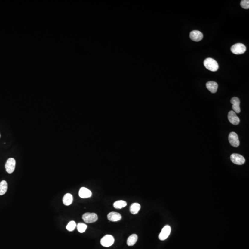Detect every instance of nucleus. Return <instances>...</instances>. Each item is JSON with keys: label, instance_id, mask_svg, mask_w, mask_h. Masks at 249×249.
<instances>
[{"label": "nucleus", "instance_id": "1", "mask_svg": "<svg viewBox=\"0 0 249 249\" xmlns=\"http://www.w3.org/2000/svg\"><path fill=\"white\" fill-rule=\"evenodd\" d=\"M205 67L209 70L212 72H216L219 68L218 64L216 60L211 58H208L204 62Z\"/></svg>", "mask_w": 249, "mask_h": 249}, {"label": "nucleus", "instance_id": "12", "mask_svg": "<svg viewBox=\"0 0 249 249\" xmlns=\"http://www.w3.org/2000/svg\"><path fill=\"white\" fill-rule=\"evenodd\" d=\"M78 194L79 197L82 198H90L92 196V192L89 189L83 187L79 190Z\"/></svg>", "mask_w": 249, "mask_h": 249}, {"label": "nucleus", "instance_id": "22", "mask_svg": "<svg viewBox=\"0 0 249 249\" xmlns=\"http://www.w3.org/2000/svg\"><path fill=\"white\" fill-rule=\"evenodd\" d=\"M240 5L242 8L244 9H247L249 8V0H242L240 2Z\"/></svg>", "mask_w": 249, "mask_h": 249}, {"label": "nucleus", "instance_id": "3", "mask_svg": "<svg viewBox=\"0 0 249 249\" xmlns=\"http://www.w3.org/2000/svg\"><path fill=\"white\" fill-rule=\"evenodd\" d=\"M82 219L85 223H91L97 221L98 220V216L94 213H86L83 214Z\"/></svg>", "mask_w": 249, "mask_h": 249}, {"label": "nucleus", "instance_id": "21", "mask_svg": "<svg viewBox=\"0 0 249 249\" xmlns=\"http://www.w3.org/2000/svg\"><path fill=\"white\" fill-rule=\"evenodd\" d=\"M87 226L85 224L79 223L77 225V229L80 233H83L86 230Z\"/></svg>", "mask_w": 249, "mask_h": 249}, {"label": "nucleus", "instance_id": "10", "mask_svg": "<svg viewBox=\"0 0 249 249\" xmlns=\"http://www.w3.org/2000/svg\"><path fill=\"white\" fill-rule=\"evenodd\" d=\"M228 121L234 125H237L240 122V119L233 111H230L228 114Z\"/></svg>", "mask_w": 249, "mask_h": 249}, {"label": "nucleus", "instance_id": "9", "mask_svg": "<svg viewBox=\"0 0 249 249\" xmlns=\"http://www.w3.org/2000/svg\"><path fill=\"white\" fill-rule=\"evenodd\" d=\"M231 103L232 104V109L235 113H240L241 112L240 106V100L237 97H234L231 100Z\"/></svg>", "mask_w": 249, "mask_h": 249}, {"label": "nucleus", "instance_id": "14", "mask_svg": "<svg viewBox=\"0 0 249 249\" xmlns=\"http://www.w3.org/2000/svg\"><path fill=\"white\" fill-rule=\"evenodd\" d=\"M207 88L209 90L210 92L212 93H215L217 92L218 85L217 83L214 81H209L206 83Z\"/></svg>", "mask_w": 249, "mask_h": 249}, {"label": "nucleus", "instance_id": "7", "mask_svg": "<svg viewBox=\"0 0 249 249\" xmlns=\"http://www.w3.org/2000/svg\"><path fill=\"white\" fill-rule=\"evenodd\" d=\"M228 140L232 146L238 147L240 144L238 136L236 133L231 132L228 136Z\"/></svg>", "mask_w": 249, "mask_h": 249}, {"label": "nucleus", "instance_id": "4", "mask_svg": "<svg viewBox=\"0 0 249 249\" xmlns=\"http://www.w3.org/2000/svg\"><path fill=\"white\" fill-rule=\"evenodd\" d=\"M115 242L114 238L111 235H106L101 240V244L104 247H109L112 246Z\"/></svg>", "mask_w": 249, "mask_h": 249}, {"label": "nucleus", "instance_id": "6", "mask_svg": "<svg viewBox=\"0 0 249 249\" xmlns=\"http://www.w3.org/2000/svg\"><path fill=\"white\" fill-rule=\"evenodd\" d=\"M16 161L13 158H10L7 160L5 164L6 171L8 174H12L15 170Z\"/></svg>", "mask_w": 249, "mask_h": 249}, {"label": "nucleus", "instance_id": "8", "mask_svg": "<svg viewBox=\"0 0 249 249\" xmlns=\"http://www.w3.org/2000/svg\"><path fill=\"white\" fill-rule=\"evenodd\" d=\"M171 230V227L167 225L164 226L159 234V239L161 240H164L167 239L170 235Z\"/></svg>", "mask_w": 249, "mask_h": 249}, {"label": "nucleus", "instance_id": "23", "mask_svg": "<svg viewBox=\"0 0 249 249\" xmlns=\"http://www.w3.org/2000/svg\"><path fill=\"white\" fill-rule=\"evenodd\" d=\"M0 137H1V134H0Z\"/></svg>", "mask_w": 249, "mask_h": 249}, {"label": "nucleus", "instance_id": "18", "mask_svg": "<svg viewBox=\"0 0 249 249\" xmlns=\"http://www.w3.org/2000/svg\"><path fill=\"white\" fill-rule=\"evenodd\" d=\"M8 190V184L7 181L2 180L0 182V196H2L6 193Z\"/></svg>", "mask_w": 249, "mask_h": 249}, {"label": "nucleus", "instance_id": "16", "mask_svg": "<svg viewBox=\"0 0 249 249\" xmlns=\"http://www.w3.org/2000/svg\"><path fill=\"white\" fill-rule=\"evenodd\" d=\"M141 206L138 203H135L131 205L130 208V211L132 214H137L138 211H140Z\"/></svg>", "mask_w": 249, "mask_h": 249}, {"label": "nucleus", "instance_id": "5", "mask_svg": "<svg viewBox=\"0 0 249 249\" xmlns=\"http://www.w3.org/2000/svg\"><path fill=\"white\" fill-rule=\"evenodd\" d=\"M230 159L232 162L236 165H242L245 163L244 157L238 154H232L231 155Z\"/></svg>", "mask_w": 249, "mask_h": 249}, {"label": "nucleus", "instance_id": "20", "mask_svg": "<svg viewBox=\"0 0 249 249\" xmlns=\"http://www.w3.org/2000/svg\"><path fill=\"white\" fill-rule=\"evenodd\" d=\"M76 226V223H75V221L72 220V221H71L70 222H69L68 224L66 226V229L70 232L73 231L75 229Z\"/></svg>", "mask_w": 249, "mask_h": 249}, {"label": "nucleus", "instance_id": "17", "mask_svg": "<svg viewBox=\"0 0 249 249\" xmlns=\"http://www.w3.org/2000/svg\"><path fill=\"white\" fill-rule=\"evenodd\" d=\"M137 240V236L135 234H132L129 237L127 240V244L128 246H133L135 244Z\"/></svg>", "mask_w": 249, "mask_h": 249}, {"label": "nucleus", "instance_id": "13", "mask_svg": "<svg viewBox=\"0 0 249 249\" xmlns=\"http://www.w3.org/2000/svg\"><path fill=\"white\" fill-rule=\"evenodd\" d=\"M108 220L111 221H118L121 220L122 218L121 216L119 213L115 212H111L108 214L107 216Z\"/></svg>", "mask_w": 249, "mask_h": 249}, {"label": "nucleus", "instance_id": "2", "mask_svg": "<svg viewBox=\"0 0 249 249\" xmlns=\"http://www.w3.org/2000/svg\"><path fill=\"white\" fill-rule=\"evenodd\" d=\"M246 46L241 43L235 44L231 48L232 52L235 54H243L246 51Z\"/></svg>", "mask_w": 249, "mask_h": 249}, {"label": "nucleus", "instance_id": "19", "mask_svg": "<svg viewBox=\"0 0 249 249\" xmlns=\"http://www.w3.org/2000/svg\"><path fill=\"white\" fill-rule=\"evenodd\" d=\"M127 205V203L126 201L123 200H119L115 202L114 204H113V206L115 209H121L125 207Z\"/></svg>", "mask_w": 249, "mask_h": 249}, {"label": "nucleus", "instance_id": "11", "mask_svg": "<svg viewBox=\"0 0 249 249\" xmlns=\"http://www.w3.org/2000/svg\"><path fill=\"white\" fill-rule=\"evenodd\" d=\"M203 34L198 31H193L190 34V38L195 42H199L203 38Z\"/></svg>", "mask_w": 249, "mask_h": 249}, {"label": "nucleus", "instance_id": "15", "mask_svg": "<svg viewBox=\"0 0 249 249\" xmlns=\"http://www.w3.org/2000/svg\"><path fill=\"white\" fill-rule=\"evenodd\" d=\"M73 202V197L70 193H67L64 195L63 198V203L66 206L70 205Z\"/></svg>", "mask_w": 249, "mask_h": 249}]
</instances>
